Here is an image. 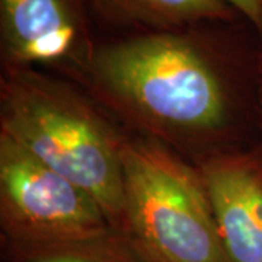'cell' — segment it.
Returning <instances> with one entry per match:
<instances>
[{
  "instance_id": "obj_1",
  "label": "cell",
  "mask_w": 262,
  "mask_h": 262,
  "mask_svg": "<svg viewBox=\"0 0 262 262\" xmlns=\"http://www.w3.org/2000/svg\"><path fill=\"white\" fill-rule=\"evenodd\" d=\"M262 41L244 19L98 42L88 95L124 130L192 163L255 141Z\"/></svg>"
},
{
  "instance_id": "obj_2",
  "label": "cell",
  "mask_w": 262,
  "mask_h": 262,
  "mask_svg": "<svg viewBox=\"0 0 262 262\" xmlns=\"http://www.w3.org/2000/svg\"><path fill=\"white\" fill-rule=\"evenodd\" d=\"M0 133L91 194L120 230L125 130L82 86L38 69L0 72Z\"/></svg>"
},
{
  "instance_id": "obj_3",
  "label": "cell",
  "mask_w": 262,
  "mask_h": 262,
  "mask_svg": "<svg viewBox=\"0 0 262 262\" xmlns=\"http://www.w3.org/2000/svg\"><path fill=\"white\" fill-rule=\"evenodd\" d=\"M121 233L144 262H227L211 203L192 162L125 130Z\"/></svg>"
},
{
  "instance_id": "obj_4",
  "label": "cell",
  "mask_w": 262,
  "mask_h": 262,
  "mask_svg": "<svg viewBox=\"0 0 262 262\" xmlns=\"http://www.w3.org/2000/svg\"><path fill=\"white\" fill-rule=\"evenodd\" d=\"M114 230L102 207L0 133V239L54 244Z\"/></svg>"
},
{
  "instance_id": "obj_5",
  "label": "cell",
  "mask_w": 262,
  "mask_h": 262,
  "mask_svg": "<svg viewBox=\"0 0 262 262\" xmlns=\"http://www.w3.org/2000/svg\"><path fill=\"white\" fill-rule=\"evenodd\" d=\"M86 0H0V64L38 69L82 86L98 42Z\"/></svg>"
},
{
  "instance_id": "obj_6",
  "label": "cell",
  "mask_w": 262,
  "mask_h": 262,
  "mask_svg": "<svg viewBox=\"0 0 262 262\" xmlns=\"http://www.w3.org/2000/svg\"><path fill=\"white\" fill-rule=\"evenodd\" d=\"M227 262H262V137L194 163Z\"/></svg>"
},
{
  "instance_id": "obj_7",
  "label": "cell",
  "mask_w": 262,
  "mask_h": 262,
  "mask_svg": "<svg viewBox=\"0 0 262 262\" xmlns=\"http://www.w3.org/2000/svg\"><path fill=\"white\" fill-rule=\"evenodd\" d=\"M91 15L124 35L187 28L242 16L222 0H86Z\"/></svg>"
},
{
  "instance_id": "obj_8",
  "label": "cell",
  "mask_w": 262,
  "mask_h": 262,
  "mask_svg": "<svg viewBox=\"0 0 262 262\" xmlns=\"http://www.w3.org/2000/svg\"><path fill=\"white\" fill-rule=\"evenodd\" d=\"M2 241V239H0ZM3 262H144L121 233L54 244H16L2 241Z\"/></svg>"
},
{
  "instance_id": "obj_9",
  "label": "cell",
  "mask_w": 262,
  "mask_h": 262,
  "mask_svg": "<svg viewBox=\"0 0 262 262\" xmlns=\"http://www.w3.org/2000/svg\"><path fill=\"white\" fill-rule=\"evenodd\" d=\"M234 9L262 41V0H222Z\"/></svg>"
},
{
  "instance_id": "obj_10",
  "label": "cell",
  "mask_w": 262,
  "mask_h": 262,
  "mask_svg": "<svg viewBox=\"0 0 262 262\" xmlns=\"http://www.w3.org/2000/svg\"><path fill=\"white\" fill-rule=\"evenodd\" d=\"M258 84H259V92H262V47L258 58Z\"/></svg>"
},
{
  "instance_id": "obj_11",
  "label": "cell",
  "mask_w": 262,
  "mask_h": 262,
  "mask_svg": "<svg viewBox=\"0 0 262 262\" xmlns=\"http://www.w3.org/2000/svg\"><path fill=\"white\" fill-rule=\"evenodd\" d=\"M259 127L262 134V92H259Z\"/></svg>"
}]
</instances>
